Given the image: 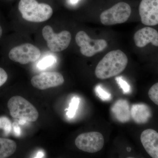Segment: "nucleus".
Instances as JSON below:
<instances>
[{"mask_svg":"<svg viewBox=\"0 0 158 158\" xmlns=\"http://www.w3.org/2000/svg\"><path fill=\"white\" fill-rule=\"evenodd\" d=\"M128 63L127 56L120 50L111 51L100 61L95 70L97 77L105 80L116 76L124 71Z\"/></svg>","mask_w":158,"mask_h":158,"instance_id":"f257e3e1","label":"nucleus"},{"mask_svg":"<svg viewBox=\"0 0 158 158\" xmlns=\"http://www.w3.org/2000/svg\"><path fill=\"white\" fill-rule=\"evenodd\" d=\"M18 8L23 19L31 22H43L53 14V9L49 5L38 3L36 0H20Z\"/></svg>","mask_w":158,"mask_h":158,"instance_id":"f03ea898","label":"nucleus"},{"mask_svg":"<svg viewBox=\"0 0 158 158\" xmlns=\"http://www.w3.org/2000/svg\"><path fill=\"white\" fill-rule=\"evenodd\" d=\"M8 107L11 117L24 121L35 122L38 119L39 113L36 108L28 101L20 96L11 97L8 102Z\"/></svg>","mask_w":158,"mask_h":158,"instance_id":"7ed1b4c3","label":"nucleus"},{"mask_svg":"<svg viewBox=\"0 0 158 158\" xmlns=\"http://www.w3.org/2000/svg\"><path fill=\"white\" fill-rule=\"evenodd\" d=\"M131 9L128 4L119 2L105 10L100 15L101 22L106 26H112L124 23L131 15Z\"/></svg>","mask_w":158,"mask_h":158,"instance_id":"20e7f679","label":"nucleus"},{"mask_svg":"<svg viewBox=\"0 0 158 158\" xmlns=\"http://www.w3.org/2000/svg\"><path fill=\"white\" fill-rule=\"evenodd\" d=\"M42 34L49 49L53 52L65 50L71 40V34L69 31H64L56 34L50 26H46L43 28Z\"/></svg>","mask_w":158,"mask_h":158,"instance_id":"39448f33","label":"nucleus"},{"mask_svg":"<svg viewBox=\"0 0 158 158\" xmlns=\"http://www.w3.org/2000/svg\"><path fill=\"white\" fill-rule=\"evenodd\" d=\"M77 44L80 47L81 53L86 57L93 56L106 48L108 43L104 39H91L86 32L80 31L76 34Z\"/></svg>","mask_w":158,"mask_h":158,"instance_id":"423d86ee","label":"nucleus"},{"mask_svg":"<svg viewBox=\"0 0 158 158\" xmlns=\"http://www.w3.org/2000/svg\"><path fill=\"white\" fill-rule=\"evenodd\" d=\"M40 55V51L37 47L31 44L26 43L11 49L9 56L12 61L24 65L36 62Z\"/></svg>","mask_w":158,"mask_h":158,"instance_id":"0eeeda50","label":"nucleus"},{"mask_svg":"<svg viewBox=\"0 0 158 158\" xmlns=\"http://www.w3.org/2000/svg\"><path fill=\"white\" fill-rule=\"evenodd\" d=\"M104 138L98 132H90L79 135L75 141L79 149L88 153H95L102 149L104 144Z\"/></svg>","mask_w":158,"mask_h":158,"instance_id":"6e6552de","label":"nucleus"},{"mask_svg":"<svg viewBox=\"0 0 158 158\" xmlns=\"http://www.w3.org/2000/svg\"><path fill=\"white\" fill-rule=\"evenodd\" d=\"M64 79L62 74L56 72H43L33 77L31 83L34 88L39 90H46L62 85Z\"/></svg>","mask_w":158,"mask_h":158,"instance_id":"1a4fd4ad","label":"nucleus"},{"mask_svg":"<svg viewBox=\"0 0 158 158\" xmlns=\"http://www.w3.org/2000/svg\"><path fill=\"white\" fill-rule=\"evenodd\" d=\"M141 22L145 25L158 24V0H142L139 7Z\"/></svg>","mask_w":158,"mask_h":158,"instance_id":"9d476101","label":"nucleus"},{"mask_svg":"<svg viewBox=\"0 0 158 158\" xmlns=\"http://www.w3.org/2000/svg\"><path fill=\"white\" fill-rule=\"evenodd\" d=\"M134 40L136 46L140 48L144 47L149 43L158 47V32L152 28L145 27L135 33Z\"/></svg>","mask_w":158,"mask_h":158,"instance_id":"9b49d317","label":"nucleus"},{"mask_svg":"<svg viewBox=\"0 0 158 158\" xmlns=\"http://www.w3.org/2000/svg\"><path fill=\"white\" fill-rule=\"evenodd\" d=\"M143 147L152 158H158V133L152 129L144 130L141 135Z\"/></svg>","mask_w":158,"mask_h":158,"instance_id":"f8f14e48","label":"nucleus"},{"mask_svg":"<svg viewBox=\"0 0 158 158\" xmlns=\"http://www.w3.org/2000/svg\"><path fill=\"white\" fill-rule=\"evenodd\" d=\"M111 112L116 120L122 123L127 122L131 117L129 104L126 100L117 101L111 107Z\"/></svg>","mask_w":158,"mask_h":158,"instance_id":"ddd939ff","label":"nucleus"},{"mask_svg":"<svg viewBox=\"0 0 158 158\" xmlns=\"http://www.w3.org/2000/svg\"><path fill=\"white\" fill-rule=\"evenodd\" d=\"M131 111L132 118L136 123L139 124L147 123L152 116L150 108L145 104L133 105Z\"/></svg>","mask_w":158,"mask_h":158,"instance_id":"4468645a","label":"nucleus"},{"mask_svg":"<svg viewBox=\"0 0 158 158\" xmlns=\"http://www.w3.org/2000/svg\"><path fill=\"white\" fill-rule=\"evenodd\" d=\"M17 148L15 141L8 138H0V158H6L14 153Z\"/></svg>","mask_w":158,"mask_h":158,"instance_id":"2eb2a0df","label":"nucleus"},{"mask_svg":"<svg viewBox=\"0 0 158 158\" xmlns=\"http://www.w3.org/2000/svg\"><path fill=\"white\" fill-rule=\"evenodd\" d=\"M56 59L52 56H47L41 59L38 64L37 67L40 69H45L52 65L56 62Z\"/></svg>","mask_w":158,"mask_h":158,"instance_id":"dca6fc26","label":"nucleus"},{"mask_svg":"<svg viewBox=\"0 0 158 158\" xmlns=\"http://www.w3.org/2000/svg\"><path fill=\"white\" fill-rule=\"evenodd\" d=\"M79 102L80 100L78 98L74 97L72 99L67 113V116L69 118H73L75 115L77 110L78 107Z\"/></svg>","mask_w":158,"mask_h":158,"instance_id":"f3484780","label":"nucleus"},{"mask_svg":"<svg viewBox=\"0 0 158 158\" xmlns=\"http://www.w3.org/2000/svg\"><path fill=\"white\" fill-rule=\"evenodd\" d=\"M150 99L158 106V82L152 86L148 93Z\"/></svg>","mask_w":158,"mask_h":158,"instance_id":"a211bd4d","label":"nucleus"},{"mask_svg":"<svg viewBox=\"0 0 158 158\" xmlns=\"http://www.w3.org/2000/svg\"><path fill=\"white\" fill-rule=\"evenodd\" d=\"M95 91L97 95L102 100H110L111 98V94L108 93L107 91L105 90L99 85L97 86L95 88Z\"/></svg>","mask_w":158,"mask_h":158,"instance_id":"6ab92c4d","label":"nucleus"},{"mask_svg":"<svg viewBox=\"0 0 158 158\" xmlns=\"http://www.w3.org/2000/svg\"><path fill=\"white\" fill-rule=\"evenodd\" d=\"M116 80L125 94L130 93L131 91V87L127 82L125 81L120 77H118L116 78Z\"/></svg>","mask_w":158,"mask_h":158,"instance_id":"aec40b11","label":"nucleus"},{"mask_svg":"<svg viewBox=\"0 0 158 158\" xmlns=\"http://www.w3.org/2000/svg\"><path fill=\"white\" fill-rule=\"evenodd\" d=\"M11 122L8 118L6 117L0 118V128L4 129L5 132L8 133L11 130Z\"/></svg>","mask_w":158,"mask_h":158,"instance_id":"412c9836","label":"nucleus"},{"mask_svg":"<svg viewBox=\"0 0 158 158\" xmlns=\"http://www.w3.org/2000/svg\"><path fill=\"white\" fill-rule=\"evenodd\" d=\"M8 74L6 71L0 67V87L2 86L7 81Z\"/></svg>","mask_w":158,"mask_h":158,"instance_id":"4be33fe9","label":"nucleus"},{"mask_svg":"<svg viewBox=\"0 0 158 158\" xmlns=\"http://www.w3.org/2000/svg\"><path fill=\"white\" fill-rule=\"evenodd\" d=\"M15 132L16 133V135H19L20 134V129L18 126H14Z\"/></svg>","mask_w":158,"mask_h":158,"instance_id":"5701e85b","label":"nucleus"},{"mask_svg":"<svg viewBox=\"0 0 158 158\" xmlns=\"http://www.w3.org/2000/svg\"><path fill=\"white\" fill-rule=\"evenodd\" d=\"M79 0H69V2L71 4H76L78 2Z\"/></svg>","mask_w":158,"mask_h":158,"instance_id":"b1692460","label":"nucleus"},{"mask_svg":"<svg viewBox=\"0 0 158 158\" xmlns=\"http://www.w3.org/2000/svg\"><path fill=\"white\" fill-rule=\"evenodd\" d=\"M2 29L1 26H0V38L2 37Z\"/></svg>","mask_w":158,"mask_h":158,"instance_id":"393cba45","label":"nucleus"}]
</instances>
